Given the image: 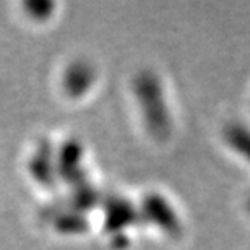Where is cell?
Masks as SVG:
<instances>
[{"label": "cell", "instance_id": "cell-4", "mask_svg": "<svg viewBox=\"0 0 250 250\" xmlns=\"http://www.w3.org/2000/svg\"><path fill=\"white\" fill-rule=\"evenodd\" d=\"M135 219H137V211L133 209V207L125 202L122 198H114L109 202L107 205V226L111 229H121L128 226V224H133Z\"/></svg>", "mask_w": 250, "mask_h": 250}, {"label": "cell", "instance_id": "cell-2", "mask_svg": "<svg viewBox=\"0 0 250 250\" xmlns=\"http://www.w3.org/2000/svg\"><path fill=\"white\" fill-rule=\"evenodd\" d=\"M143 213L146 214L149 221L164 229L166 232L176 234L181 231L177 214L174 213L172 207H169L166 200L159 195H148L143 202Z\"/></svg>", "mask_w": 250, "mask_h": 250}, {"label": "cell", "instance_id": "cell-8", "mask_svg": "<svg viewBox=\"0 0 250 250\" xmlns=\"http://www.w3.org/2000/svg\"><path fill=\"white\" fill-rule=\"evenodd\" d=\"M247 209L250 211V197H249V202H247Z\"/></svg>", "mask_w": 250, "mask_h": 250}, {"label": "cell", "instance_id": "cell-5", "mask_svg": "<svg viewBox=\"0 0 250 250\" xmlns=\"http://www.w3.org/2000/svg\"><path fill=\"white\" fill-rule=\"evenodd\" d=\"M228 145L250 163V130L241 124L229 125L224 132Z\"/></svg>", "mask_w": 250, "mask_h": 250}, {"label": "cell", "instance_id": "cell-1", "mask_svg": "<svg viewBox=\"0 0 250 250\" xmlns=\"http://www.w3.org/2000/svg\"><path fill=\"white\" fill-rule=\"evenodd\" d=\"M135 93H137L148 132L154 138H166L171 132V116H169L161 83L156 75L151 72L138 73L135 80Z\"/></svg>", "mask_w": 250, "mask_h": 250}, {"label": "cell", "instance_id": "cell-7", "mask_svg": "<svg viewBox=\"0 0 250 250\" xmlns=\"http://www.w3.org/2000/svg\"><path fill=\"white\" fill-rule=\"evenodd\" d=\"M47 164H54V159L46 148H41L36 154H34V161L31 164V167H33L34 174H36V177L42 184H51L49 181H51V177H52V172H49L46 169Z\"/></svg>", "mask_w": 250, "mask_h": 250}, {"label": "cell", "instance_id": "cell-6", "mask_svg": "<svg viewBox=\"0 0 250 250\" xmlns=\"http://www.w3.org/2000/svg\"><path fill=\"white\" fill-rule=\"evenodd\" d=\"M80 161H82V149L78 148V145H65L61 156H59V171L67 172V176H70L72 171H77L75 167L78 166Z\"/></svg>", "mask_w": 250, "mask_h": 250}, {"label": "cell", "instance_id": "cell-3", "mask_svg": "<svg viewBox=\"0 0 250 250\" xmlns=\"http://www.w3.org/2000/svg\"><path fill=\"white\" fill-rule=\"evenodd\" d=\"M94 82V72L86 62H75L63 75V89L70 96H82Z\"/></svg>", "mask_w": 250, "mask_h": 250}]
</instances>
